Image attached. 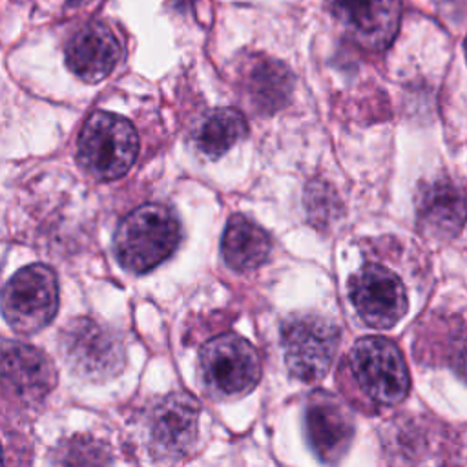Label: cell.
<instances>
[{
  "mask_svg": "<svg viewBox=\"0 0 467 467\" xmlns=\"http://www.w3.org/2000/svg\"><path fill=\"white\" fill-rule=\"evenodd\" d=\"M181 226L175 213L157 202L135 208L120 223L115 235V254L120 265L144 274L166 261L177 248Z\"/></svg>",
  "mask_w": 467,
  "mask_h": 467,
  "instance_id": "6da1fadb",
  "label": "cell"
},
{
  "mask_svg": "<svg viewBox=\"0 0 467 467\" xmlns=\"http://www.w3.org/2000/svg\"><path fill=\"white\" fill-rule=\"evenodd\" d=\"M139 153L135 128L124 117L95 111L88 117L77 142L80 166L99 181H113L128 173Z\"/></svg>",
  "mask_w": 467,
  "mask_h": 467,
  "instance_id": "7a4b0ae2",
  "label": "cell"
},
{
  "mask_svg": "<svg viewBox=\"0 0 467 467\" xmlns=\"http://www.w3.org/2000/svg\"><path fill=\"white\" fill-rule=\"evenodd\" d=\"M281 345L288 372L312 383L330 370L339 345V328L328 317L297 314L283 323Z\"/></svg>",
  "mask_w": 467,
  "mask_h": 467,
  "instance_id": "3957f363",
  "label": "cell"
},
{
  "mask_svg": "<svg viewBox=\"0 0 467 467\" xmlns=\"http://www.w3.org/2000/svg\"><path fill=\"white\" fill-rule=\"evenodd\" d=\"M202 385L221 398L250 392L261 378V359L252 343L235 334L206 341L199 354Z\"/></svg>",
  "mask_w": 467,
  "mask_h": 467,
  "instance_id": "277c9868",
  "label": "cell"
},
{
  "mask_svg": "<svg viewBox=\"0 0 467 467\" xmlns=\"http://www.w3.org/2000/svg\"><path fill=\"white\" fill-rule=\"evenodd\" d=\"M60 347L71 370L91 381L109 379L124 367L122 337L91 317L71 319L62 330Z\"/></svg>",
  "mask_w": 467,
  "mask_h": 467,
  "instance_id": "5b68a950",
  "label": "cell"
},
{
  "mask_svg": "<svg viewBox=\"0 0 467 467\" xmlns=\"http://www.w3.org/2000/svg\"><path fill=\"white\" fill-rule=\"evenodd\" d=\"M58 310V285L51 268L29 265L5 283L2 314L20 334H33L47 327Z\"/></svg>",
  "mask_w": 467,
  "mask_h": 467,
  "instance_id": "8992f818",
  "label": "cell"
},
{
  "mask_svg": "<svg viewBox=\"0 0 467 467\" xmlns=\"http://www.w3.org/2000/svg\"><path fill=\"white\" fill-rule=\"evenodd\" d=\"M350 370L376 403L396 405L409 392V370L398 347L378 336L361 337L350 350Z\"/></svg>",
  "mask_w": 467,
  "mask_h": 467,
  "instance_id": "52a82bcc",
  "label": "cell"
},
{
  "mask_svg": "<svg viewBox=\"0 0 467 467\" xmlns=\"http://www.w3.org/2000/svg\"><path fill=\"white\" fill-rule=\"evenodd\" d=\"M199 403L186 392L164 396L148 414V451L155 460L173 462L190 452L197 440Z\"/></svg>",
  "mask_w": 467,
  "mask_h": 467,
  "instance_id": "ba28073f",
  "label": "cell"
},
{
  "mask_svg": "<svg viewBox=\"0 0 467 467\" xmlns=\"http://www.w3.org/2000/svg\"><path fill=\"white\" fill-rule=\"evenodd\" d=\"M350 301L372 328H390L407 312V294L400 277L385 266L367 265L350 279Z\"/></svg>",
  "mask_w": 467,
  "mask_h": 467,
  "instance_id": "9c48e42d",
  "label": "cell"
},
{
  "mask_svg": "<svg viewBox=\"0 0 467 467\" xmlns=\"http://www.w3.org/2000/svg\"><path fill=\"white\" fill-rule=\"evenodd\" d=\"M345 35L363 49H387L401 20V0H327Z\"/></svg>",
  "mask_w": 467,
  "mask_h": 467,
  "instance_id": "30bf717a",
  "label": "cell"
},
{
  "mask_svg": "<svg viewBox=\"0 0 467 467\" xmlns=\"http://www.w3.org/2000/svg\"><path fill=\"white\" fill-rule=\"evenodd\" d=\"M305 431L314 454L325 463H336L350 447L354 420L339 398L316 390L305 409Z\"/></svg>",
  "mask_w": 467,
  "mask_h": 467,
  "instance_id": "8fae6325",
  "label": "cell"
},
{
  "mask_svg": "<svg viewBox=\"0 0 467 467\" xmlns=\"http://www.w3.org/2000/svg\"><path fill=\"white\" fill-rule=\"evenodd\" d=\"M2 376L5 389L29 405L42 401L57 381L55 367L44 352L9 339L2 347Z\"/></svg>",
  "mask_w": 467,
  "mask_h": 467,
  "instance_id": "7c38bea8",
  "label": "cell"
},
{
  "mask_svg": "<svg viewBox=\"0 0 467 467\" xmlns=\"http://www.w3.org/2000/svg\"><path fill=\"white\" fill-rule=\"evenodd\" d=\"M120 46L104 22H88L66 44V64L84 82L106 78L117 66Z\"/></svg>",
  "mask_w": 467,
  "mask_h": 467,
  "instance_id": "4fadbf2b",
  "label": "cell"
},
{
  "mask_svg": "<svg viewBox=\"0 0 467 467\" xmlns=\"http://www.w3.org/2000/svg\"><path fill=\"white\" fill-rule=\"evenodd\" d=\"M467 219L465 195L449 181L431 182L418 197V221L421 230L436 239H451Z\"/></svg>",
  "mask_w": 467,
  "mask_h": 467,
  "instance_id": "5bb4252c",
  "label": "cell"
},
{
  "mask_svg": "<svg viewBox=\"0 0 467 467\" xmlns=\"http://www.w3.org/2000/svg\"><path fill=\"white\" fill-rule=\"evenodd\" d=\"M270 235L244 215H232L221 241L224 263L235 272L261 266L270 254Z\"/></svg>",
  "mask_w": 467,
  "mask_h": 467,
  "instance_id": "9a60e30c",
  "label": "cell"
},
{
  "mask_svg": "<svg viewBox=\"0 0 467 467\" xmlns=\"http://www.w3.org/2000/svg\"><path fill=\"white\" fill-rule=\"evenodd\" d=\"M292 75L277 60L261 58L246 73V93L252 106L261 113H275L288 104L292 95Z\"/></svg>",
  "mask_w": 467,
  "mask_h": 467,
  "instance_id": "2e32d148",
  "label": "cell"
},
{
  "mask_svg": "<svg viewBox=\"0 0 467 467\" xmlns=\"http://www.w3.org/2000/svg\"><path fill=\"white\" fill-rule=\"evenodd\" d=\"M246 120L235 108H217L208 111L195 131V142L202 155L217 159L244 139Z\"/></svg>",
  "mask_w": 467,
  "mask_h": 467,
  "instance_id": "e0dca14e",
  "label": "cell"
},
{
  "mask_svg": "<svg viewBox=\"0 0 467 467\" xmlns=\"http://www.w3.org/2000/svg\"><path fill=\"white\" fill-rule=\"evenodd\" d=\"M305 206L308 210L310 219L325 224L336 217V208L339 206V201L330 186H327L321 181H316L308 184L305 192Z\"/></svg>",
  "mask_w": 467,
  "mask_h": 467,
  "instance_id": "ac0fdd59",
  "label": "cell"
},
{
  "mask_svg": "<svg viewBox=\"0 0 467 467\" xmlns=\"http://www.w3.org/2000/svg\"><path fill=\"white\" fill-rule=\"evenodd\" d=\"M451 363L458 376L467 381V330L458 334L451 350Z\"/></svg>",
  "mask_w": 467,
  "mask_h": 467,
  "instance_id": "d6986e66",
  "label": "cell"
},
{
  "mask_svg": "<svg viewBox=\"0 0 467 467\" xmlns=\"http://www.w3.org/2000/svg\"><path fill=\"white\" fill-rule=\"evenodd\" d=\"M465 57H467V38H465Z\"/></svg>",
  "mask_w": 467,
  "mask_h": 467,
  "instance_id": "ffe728a7",
  "label": "cell"
}]
</instances>
